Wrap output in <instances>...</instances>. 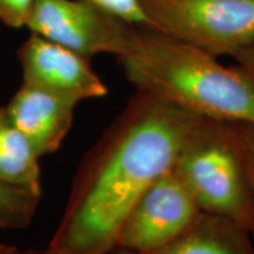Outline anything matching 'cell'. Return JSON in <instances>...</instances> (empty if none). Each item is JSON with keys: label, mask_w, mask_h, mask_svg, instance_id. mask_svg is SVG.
Returning <instances> with one entry per match:
<instances>
[{"label": "cell", "mask_w": 254, "mask_h": 254, "mask_svg": "<svg viewBox=\"0 0 254 254\" xmlns=\"http://www.w3.org/2000/svg\"><path fill=\"white\" fill-rule=\"evenodd\" d=\"M41 196L0 179V228L23 230L33 220Z\"/></svg>", "instance_id": "obj_11"}, {"label": "cell", "mask_w": 254, "mask_h": 254, "mask_svg": "<svg viewBox=\"0 0 254 254\" xmlns=\"http://www.w3.org/2000/svg\"><path fill=\"white\" fill-rule=\"evenodd\" d=\"M40 157L0 107V179L41 196Z\"/></svg>", "instance_id": "obj_10"}, {"label": "cell", "mask_w": 254, "mask_h": 254, "mask_svg": "<svg viewBox=\"0 0 254 254\" xmlns=\"http://www.w3.org/2000/svg\"><path fill=\"white\" fill-rule=\"evenodd\" d=\"M78 104L68 98L23 84L5 110L13 125L26 136L41 158L55 153L63 144L72 126Z\"/></svg>", "instance_id": "obj_8"}, {"label": "cell", "mask_w": 254, "mask_h": 254, "mask_svg": "<svg viewBox=\"0 0 254 254\" xmlns=\"http://www.w3.org/2000/svg\"><path fill=\"white\" fill-rule=\"evenodd\" d=\"M15 251H17V247L0 243V254H14Z\"/></svg>", "instance_id": "obj_16"}, {"label": "cell", "mask_w": 254, "mask_h": 254, "mask_svg": "<svg viewBox=\"0 0 254 254\" xmlns=\"http://www.w3.org/2000/svg\"><path fill=\"white\" fill-rule=\"evenodd\" d=\"M234 59L237 62V67L244 72V74L250 79L254 86V41L250 45L234 53Z\"/></svg>", "instance_id": "obj_15"}, {"label": "cell", "mask_w": 254, "mask_h": 254, "mask_svg": "<svg viewBox=\"0 0 254 254\" xmlns=\"http://www.w3.org/2000/svg\"><path fill=\"white\" fill-rule=\"evenodd\" d=\"M26 27L87 58L100 53L118 58L138 31L91 0H36Z\"/></svg>", "instance_id": "obj_5"}, {"label": "cell", "mask_w": 254, "mask_h": 254, "mask_svg": "<svg viewBox=\"0 0 254 254\" xmlns=\"http://www.w3.org/2000/svg\"><path fill=\"white\" fill-rule=\"evenodd\" d=\"M250 237L232 221L200 212L189 228L163 246L144 252L116 249L110 254H254Z\"/></svg>", "instance_id": "obj_9"}, {"label": "cell", "mask_w": 254, "mask_h": 254, "mask_svg": "<svg viewBox=\"0 0 254 254\" xmlns=\"http://www.w3.org/2000/svg\"><path fill=\"white\" fill-rule=\"evenodd\" d=\"M14 254H51L47 252L46 250H41V251H38V250H27V251H20L18 250L15 251Z\"/></svg>", "instance_id": "obj_17"}, {"label": "cell", "mask_w": 254, "mask_h": 254, "mask_svg": "<svg viewBox=\"0 0 254 254\" xmlns=\"http://www.w3.org/2000/svg\"><path fill=\"white\" fill-rule=\"evenodd\" d=\"M200 211L186 187L170 170L135 201L120 230L117 249L144 252L182 234Z\"/></svg>", "instance_id": "obj_6"}, {"label": "cell", "mask_w": 254, "mask_h": 254, "mask_svg": "<svg viewBox=\"0 0 254 254\" xmlns=\"http://www.w3.org/2000/svg\"><path fill=\"white\" fill-rule=\"evenodd\" d=\"M142 5L148 30L217 58L254 41V0H142Z\"/></svg>", "instance_id": "obj_4"}, {"label": "cell", "mask_w": 254, "mask_h": 254, "mask_svg": "<svg viewBox=\"0 0 254 254\" xmlns=\"http://www.w3.org/2000/svg\"><path fill=\"white\" fill-rule=\"evenodd\" d=\"M118 62L139 92L200 118L254 124L250 79L237 66H224L198 47L138 28Z\"/></svg>", "instance_id": "obj_2"}, {"label": "cell", "mask_w": 254, "mask_h": 254, "mask_svg": "<svg viewBox=\"0 0 254 254\" xmlns=\"http://www.w3.org/2000/svg\"><path fill=\"white\" fill-rule=\"evenodd\" d=\"M36 0H0V20L12 28L26 27Z\"/></svg>", "instance_id": "obj_14"}, {"label": "cell", "mask_w": 254, "mask_h": 254, "mask_svg": "<svg viewBox=\"0 0 254 254\" xmlns=\"http://www.w3.org/2000/svg\"><path fill=\"white\" fill-rule=\"evenodd\" d=\"M202 119L136 92L79 167L47 252H113L133 205L172 170L187 136Z\"/></svg>", "instance_id": "obj_1"}, {"label": "cell", "mask_w": 254, "mask_h": 254, "mask_svg": "<svg viewBox=\"0 0 254 254\" xmlns=\"http://www.w3.org/2000/svg\"><path fill=\"white\" fill-rule=\"evenodd\" d=\"M23 84L77 103L103 98L106 85L91 67L90 58L32 33L18 50Z\"/></svg>", "instance_id": "obj_7"}, {"label": "cell", "mask_w": 254, "mask_h": 254, "mask_svg": "<svg viewBox=\"0 0 254 254\" xmlns=\"http://www.w3.org/2000/svg\"><path fill=\"white\" fill-rule=\"evenodd\" d=\"M238 145H239L241 157L247 176V182L252 198L254 209V124L246 123H231ZM251 236L254 237V227Z\"/></svg>", "instance_id": "obj_13"}, {"label": "cell", "mask_w": 254, "mask_h": 254, "mask_svg": "<svg viewBox=\"0 0 254 254\" xmlns=\"http://www.w3.org/2000/svg\"><path fill=\"white\" fill-rule=\"evenodd\" d=\"M172 172L201 213L226 219L252 234V198L231 123L202 119L180 148Z\"/></svg>", "instance_id": "obj_3"}, {"label": "cell", "mask_w": 254, "mask_h": 254, "mask_svg": "<svg viewBox=\"0 0 254 254\" xmlns=\"http://www.w3.org/2000/svg\"><path fill=\"white\" fill-rule=\"evenodd\" d=\"M110 13H112L127 24L139 30H148L142 0H91Z\"/></svg>", "instance_id": "obj_12"}]
</instances>
